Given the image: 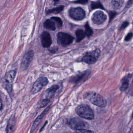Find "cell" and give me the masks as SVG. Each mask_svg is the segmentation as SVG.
I'll list each match as a JSON object with an SVG mask.
<instances>
[{
  "label": "cell",
  "instance_id": "obj_1",
  "mask_svg": "<svg viewBox=\"0 0 133 133\" xmlns=\"http://www.w3.org/2000/svg\"><path fill=\"white\" fill-rule=\"evenodd\" d=\"M84 97L92 104L101 108L105 107L107 105L106 100L101 95L94 91L86 92L84 94Z\"/></svg>",
  "mask_w": 133,
  "mask_h": 133
},
{
  "label": "cell",
  "instance_id": "obj_2",
  "mask_svg": "<svg viewBox=\"0 0 133 133\" xmlns=\"http://www.w3.org/2000/svg\"><path fill=\"white\" fill-rule=\"evenodd\" d=\"M75 111L79 116L86 119H92L94 117L93 110L87 105H79L76 108Z\"/></svg>",
  "mask_w": 133,
  "mask_h": 133
},
{
  "label": "cell",
  "instance_id": "obj_3",
  "mask_svg": "<svg viewBox=\"0 0 133 133\" xmlns=\"http://www.w3.org/2000/svg\"><path fill=\"white\" fill-rule=\"evenodd\" d=\"M68 124L70 128L76 130L86 129L89 126L86 122L78 118H74L70 119Z\"/></svg>",
  "mask_w": 133,
  "mask_h": 133
},
{
  "label": "cell",
  "instance_id": "obj_4",
  "mask_svg": "<svg viewBox=\"0 0 133 133\" xmlns=\"http://www.w3.org/2000/svg\"><path fill=\"white\" fill-rule=\"evenodd\" d=\"M16 72L14 70L9 71L4 79V87L8 93H10L12 90V83L15 77Z\"/></svg>",
  "mask_w": 133,
  "mask_h": 133
},
{
  "label": "cell",
  "instance_id": "obj_5",
  "mask_svg": "<svg viewBox=\"0 0 133 133\" xmlns=\"http://www.w3.org/2000/svg\"><path fill=\"white\" fill-rule=\"evenodd\" d=\"M100 53V51L98 49L92 52H89L82 58V61L89 64H94L98 59Z\"/></svg>",
  "mask_w": 133,
  "mask_h": 133
},
{
  "label": "cell",
  "instance_id": "obj_6",
  "mask_svg": "<svg viewBox=\"0 0 133 133\" xmlns=\"http://www.w3.org/2000/svg\"><path fill=\"white\" fill-rule=\"evenodd\" d=\"M74 38L69 34L63 32H59L57 35L58 43L63 46L69 45L73 42Z\"/></svg>",
  "mask_w": 133,
  "mask_h": 133
},
{
  "label": "cell",
  "instance_id": "obj_7",
  "mask_svg": "<svg viewBox=\"0 0 133 133\" xmlns=\"http://www.w3.org/2000/svg\"><path fill=\"white\" fill-rule=\"evenodd\" d=\"M70 17L75 20H81L85 17V11L80 8H72L69 11Z\"/></svg>",
  "mask_w": 133,
  "mask_h": 133
},
{
  "label": "cell",
  "instance_id": "obj_8",
  "mask_svg": "<svg viewBox=\"0 0 133 133\" xmlns=\"http://www.w3.org/2000/svg\"><path fill=\"white\" fill-rule=\"evenodd\" d=\"M48 81L46 77H39L37 79L33 86L31 93L35 94L40 91L44 86L47 84Z\"/></svg>",
  "mask_w": 133,
  "mask_h": 133
},
{
  "label": "cell",
  "instance_id": "obj_9",
  "mask_svg": "<svg viewBox=\"0 0 133 133\" xmlns=\"http://www.w3.org/2000/svg\"><path fill=\"white\" fill-rule=\"evenodd\" d=\"M107 19V16L101 11L95 12L92 17V21L97 25H100L104 22Z\"/></svg>",
  "mask_w": 133,
  "mask_h": 133
},
{
  "label": "cell",
  "instance_id": "obj_10",
  "mask_svg": "<svg viewBox=\"0 0 133 133\" xmlns=\"http://www.w3.org/2000/svg\"><path fill=\"white\" fill-rule=\"evenodd\" d=\"M34 55V52L33 51H30L26 54L21 64V68L23 70H26L28 68L33 59Z\"/></svg>",
  "mask_w": 133,
  "mask_h": 133
},
{
  "label": "cell",
  "instance_id": "obj_11",
  "mask_svg": "<svg viewBox=\"0 0 133 133\" xmlns=\"http://www.w3.org/2000/svg\"><path fill=\"white\" fill-rule=\"evenodd\" d=\"M41 43L43 48H47L50 46L52 43V41L49 33L44 32L42 33L41 36Z\"/></svg>",
  "mask_w": 133,
  "mask_h": 133
},
{
  "label": "cell",
  "instance_id": "obj_12",
  "mask_svg": "<svg viewBox=\"0 0 133 133\" xmlns=\"http://www.w3.org/2000/svg\"><path fill=\"white\" fill-rule=\"evenodd\" d=\"M88 74H89V72H87V71L80 73L76 76L73 77L70 79V81L73 83H78L80 81L82 80L85 77L87 76L88 75Z\"/></svg>",
  "mask_w": 133,
  "mask_h": 133
},
{
  "label": "cell",
  "instance_id": "obj_13",
  "mask_svg": "<svg viewBox=\"0 0 133 133\" xmlns=\"http://www.w3.org/2000/svg\"><path fill=\"white\" fill-rule=\"evenodd\" d=\"M132 77V75L131 74H129L122 79V85L120 87V90L121 91H125L128 88L129 84V79Z\"/></svg>",
  "mask_w": 133,
  "mask_h": 133
},
{
  "label": "cell",
  "instance_id": "obj_14",
  "mask_svg": "<svg viewBox=\"0 0 133 133\" xmlns=\"http://www.w3.org/2000/svg\"><path fill=\"white\" fill-rule=\"evenodd\" d=\"M15 119L14 117L11 118L9 119L7 127V133H13L15 125Z\"/></svg>",
  "mask_w": 133,
  "mask_h": 133
},
{
  "label": "cell",
  "instance_id": "obj_15",
  "mask_svg": "<svg viewBox=\"0 0 133 133\" xmlns=\"http://www.w3.org/2000/svg\"><path fill=\"white\" fill-rule=\"evenodd\" d=\"M44 26L45 28L51 30H55L56 29L54 23L51 19H47L44 23Z\"/></svg>",
  "mask_w": 133,
  "mask_h": 133
},
{
  "label": "cell",
  "instance_id": "obj_16",
  "mask_svg": "<svg viewBox=\"0 0 133 133\" xmlns=\"http://www.w3.org/2000/svg\"><path fill=\"white\" fill-rule=\"evenodd\" d=\"M45 111H46V110L44 111L43 112L41 115H40L36 119L35 121H34V123L33 126H32V128H31V131H32V132L36 128L37 126L40 123L42 119H43V117L44 116L45 114Z\"/></svg>",
  "mask_w": 133,
  "mask_h": 133
},
{
  "label": "cell",
  "instance_id": "obj_17",
  "mask_svg": "<svg viewBox=\"0 0 133 133\" xmlns=\"http://www.w3.org/2000/svg\"><path fill=\"white\" fill-rule=\"evenodd\" d=\"M75 34L77 38L76 41L77 42H80L85 38L86 36L85 32L80 29L77 30Z\"/></svg>",
  "mask_w": 133,
  "mask_h": 133
},
{
  "label": "cell",
  "instance_id": "obj_18",
  "mask_svg": "<svg viewBox=\"0 0 133 133\" xmlns=\"http://www.w3.org/2000/svg\"><path fill=\"white\" fill-rule=\"evenodd\" d=\"M124 0H112V5L114 8L119 9L124 3Z\"/></svg>",
  "mask_w": 133,
  "mask_h": 133
},
{
  "label": "cell",
  "instance_id": "obj_19",
  "mask_svg": "<svg viewBox=\"0 0 133 133\" xmlns=\"http://www.w3.org/2000/svg\"><path fill=\"white\" fill-rule=\"evenodd\" d=\"M58 28H60L62 26V22L60 18L57 17H52L50 19Z\"/></svg>",
  "mask_w": 133,
  "mask_h": 133
},
{
  "label": "cell",
  "instance_id": "obj_20",
  "mask_svg": "<svg viewBox=\"0 0 133 133\" xmlns=\"http://www.w3.org/2000/svg\"><path fill=\"white\" fill-rule=\"evenodd\" d=\"M64 9V6H61L55 8L53 9L50 10H48L47 11V14H50V13H54V14H58L61 12Z\"/></svg>",
  "mask_w": 133,
  "mask_h": 133
},
{
  "label": "cell",
  "instance_id": "obj_21",
  "mask_svg": "<svg viewBox=\"0 0 133 133\" xmlns=\"http://www.w3.org/2000/svg\"><path fill=\"white\" fill-rule=\"evenodd\" d=\"M85 30H86V32H85L86 35L88 37L91 36L92 34H93V31L91 29V27H90L88 23H86V25H85Z\"/></svg>",
  "mask_w": 133,
  "mask_h": 133
},
{
  "label": "cell",
  "instance_id": "obj_22",
  "mask_svg": "<svg viewBox=\"0 0 133 133\" xmlns=\"http://www.w3.org/2000/svg\"><path fill=\"white\" fill-rule=\"evenodd\" d=\"M59 86L57 85H54L48 88L46 91V92L48 94H53L57 91V90L59 89Z\"/></svg>",
  "mask_w": 133,
  "mask_h": 133
},
{
  "label": "cell",
  "instance_id": "obj_23",
  "mask_svg": "<svg viewBox=\"0 0 133 133\" xmlns=\"http://www.w3.org/2000/svg\"><path fill=\"white\" fill-rule=\"evenodd\" d=\"M91 8L92 9H95L100 8L102 9H104L103 5L99 2H93L91 5Z\"/></svg>",
  "mask_w": 133,
  "mask_h": 133
},
{
  "label": "cell",
  "instance_id": "obj_24",
  "mask_svg": "<svg viewBox=\"0 0 133 133\" xmlns=\"http://www.w3.org/2000/svg\"><path fill=\"white\" fill-rule=\"evenodd\" d=\"M116 12L115 11H110L109 13L110 22L111 21L116 15Z\"/></svg>",
  "mask_w": 133,
  "mask_h": 133
},
{
  "label": "cell",
  "instance_id": "obj_25",
  "mask_svg": "<svg viewBox=\"0 0 133 133\" xmlns=\"http://www.w3.org/2000/svg\"><path fill=\"white\" fill-rule=\"evenodd\" d=\"M74 133H94L91 130H87L86 129L81 130H76Z\"/></svg>",
  "mask_w": 133,
  "mask_h": 133
},
{
  "label": "cell",
  "instance_id": "obj_26",
  "mask_svg": "<svg viewBox=\"0 0 133 133\" xmlns=\"http://www.w3.org/2000/svg\"><path fill=\"white\" fill-rule=\"evenodd\" d=\"M133 36V34L132 33H130L126 35L125 37V40L126 41H129L131 39Z\"/></svg>",
  "mask_w": 133,
  "mask_h": 133
},
{
  "label": "cell",
  "instance_id": "obj_27",
  "mask_svg": "<svg viewBox=\"0 0 133 133\" xmlns=\"http://www.w3.org/2000/svg\"><path fill=\"white\" fill-rule=\"evenodd\" d=\"M49 102V100L48 99H45L43 100L41 102V107L43 108V107L47 105Z\"/></svg>",
  "mask_w": 133,
  "mask_h": 133
},
{
  "label": "cell",
  "instance_id": "obj_28",
  "mask_svg": "<svg viewBox=\"0 0 133 133\" xmlns=\"http://www.w3.org/2000/svg\"><path fill=\"white\" fill-rule=\"evenodd\" d=\"M87 2H88V0H77V1H74L75 3L82 4H86Z\"/></svg>",
  "mask_w": 133,
  "mask_h": 133
},
{
  "label": "cell",
  "instance_id": "obj_29",
  "mask_svg": "<svg viewBox=\"0 0 133 133\" xmlns=\"http://www.w3.org/2000/svg\"><path fill=\"white\" fill-rule=\"evenodd\" d=\"M129 25V23L127 22H125L123 23L122 25L121 26V27H120V30H123L125 29V28Z\"/></svg>",
  "mask_w": 133,
  "mask_h": 133
},
{
  "label": "cell",
  "instance_id": "obj_30",
  "mask_svg": "<svg viewBox=\"0 0 133 133\" xmlns=\"http://www.w3.org/2000/svg\"><path fill=\"white\" fill-rule=\"evenodd\" d=\"M58 49V48L57 47H53L51 49H50V51L51 52V53H55L56 51H57Z\"/></svg>",
  "mask_w": 133,
  "mask_h": 133
},
{
  "label": "cell",
  "instance_id": "obj_31",
  "mask_svg": "<svg viewBox=\"0 0 133 133\" xmlns=\"http://www.w3.org/2000/svg\"><path fill=\"white\" fill-rule=\"evenodd\" d=\"M132 0H130V1H129V2H128L127 6H130V5L132 4Z\"/></svg>",
  "mask_w": 133,
  "mask_h": 133
},
{
  "label": "cell",
  "instance_id": "obj_32",
  "mask_svg": "<svg viewBox=\"0 0 133 133\" xmlns=\"http://www.w3.org/2000/svg\"><path fill=\"white\" fill-rule=\"evenodd\" d=\"M2 108V102L1 99L0 97V110H1Z\"/></svg>",
  "mask_w": 133,
  "mask_h": 133
},
{
  "label": "cell",
  "instance_id": "obj_33",
  "mask_svg": "<svg viewBox=\"0 0 133 133\" xmlns=\"http://www.w3.org/2000/svg\"><path fill=\"white\" fill-rule=\"evenodd\" d=\"M54 1L55 2H57L58 1H59V0H54Z\"/></svg>",
  "mask_w": 133,
  "mask_h": 133
}]
</instances>
